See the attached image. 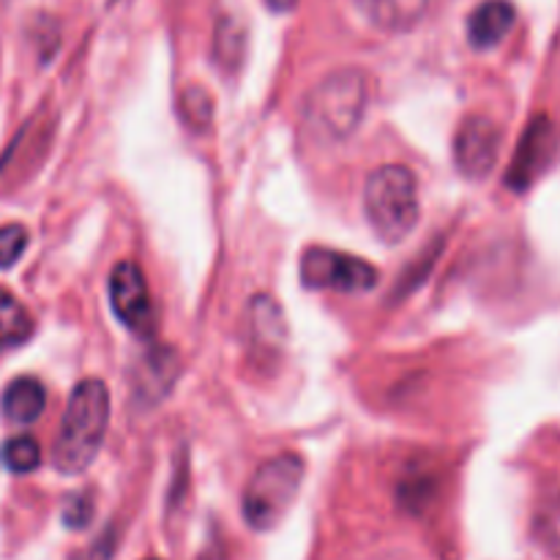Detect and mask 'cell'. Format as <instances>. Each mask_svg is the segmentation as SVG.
Wrapping results in <instances>:
<instances>
[{
  "mask_svg": "<svg viewBox=\"0 0 560 560\" xmlns=\"http://www.w3.org/2000/svg\"><path fill=\"white\" fill-rule=\"evenodd\" d=\"M359 5L375 27L402 33L419 25L430 0H359Z\"/></svg>",
  "mask_w": 560,
  "mask_h": 560,
  "instance_id": "11",
  "label": "cell"
},
{
  "mask_svg": "<svg viewBox=\"0 0 560 560\" xmlns=\"http://www.w3.org/2000/svg\"><path fill=\"white\" fill-rule=\"evenodd\" d=\"M27 249V230L22 224L0 228V268H11Z\"/></svg>",
  "mask_w": 560,
  "mask_h": 560,
  "instance_id": "16",
  "label": "cell"
},
{
  "mask_svg": "<svg viewBox=\"0 0 560 560\" xmlns=\"http://www.w3.org/2000/svg\"><path fill=\"white\" fill-rule=\"evenodd\" d=\"M60 514H63L66 528L71 530L85 528V525L93 520V498L82 495V492H74V495H69V501L63 503V512Z\"/></svg>",
  "mask_w": 560,
  "mask_h": 560,
  "instance_id": "18",
  "label": "cell"
},
{
  "mask_svg": "<svg viewBox=\"0 0 560 560\" xmlns=\"http://www.w3.org/2000/svg\"><path fill=\"white\" fill-rule=\"evenodd\" d=\"M241 49H244V33L233 22H222L217 33V58L224 60V66H235Z\"/></svg>",
  "mask_w": 560,
  "mask_h": 560,
  "instance_id": "17",
  "label": "cell"
},
{
  "mask_svg": "<svg viewBox=\"0 0 560 560\" xmlns=\"http://www.w3.org/2000/svg\"><path fill=\"white\" fill-rule=\"evenodd\" d=\"M109 304L129 331L140 334V337H148L153 331L156 312H153L145 273L137 262L124 260L113 268V273H109Z\"/></svg>",
  "mask_w": 560,
  "mask_h": 560,
  "instance_id": "6",
  "label": "cell"
},
{
  "mask_svg": "<svg viewBox=\"0 0 560 560\" xmlns=\"http://www.w3.org/2000/svg\"><path fill=\"white\" fill-rule=\"evenodd\" d=\"M517 11L512 0H485L468 16V42L476 49H492L509 36Z\"/></svg>",
  "mask_w": 560,
  "mask_h": 560,
  "instance_id": "9",
  "label": "cell"
},
{
  "mask_svg": "<svg viewBox=\"0 0 560 560\" xmlns=\"http://www.w3.org/2000/svg\"><path fill=\"white\" fill-rule=\"evenodd\" d=\"M370 104V82L361 69H339L323 77L304 98V129L317 142H342L359 129Z\"/></svg>",
  "mask_w": 560,
  "mask_h": 560,
  "instance_id": "2",
  "label": "cell"
},
{
  "mask_svg": "<svg viewBox=\"0 0 560 560\" xmlns=\"http://www.w3.org/2000/svg\"><path fill=\"white\" fill-rule=\"evenodd\" d=\"M249 331L252 342L260 350H282L284 337H288V323H284L282 306L271 295H257L249 304Z\"/></svg>",
  "mask_w": 560,
  "mask_h": 560,
  "instance_id": "12",
  "label": "cell"
},
{
  "mask_svg": "<svg viewBox=\"0 0 560 560\" xmlns=\"http://www.w3.org/2000/svg\"><path fill=\"white\" fill-rule=\"evenodd\" d=\"M301 282L312 290L364 293L377 284V268L345 252L306 249L301 257Z\"/></svg>",
  "mask_w": 560,
  "mask_h": 560,
  "instance_id": "5",
  "label": "cell"
},
{
  "mask_svg": "<svg viewBox=\"0 0 560 560\" xmlns=\"http://www.w3.org/2000/svg\"><path fill=\"white\" fill-rule=\"evenodd\" d=\"M268 5H271L273 11H290V9H295V3H299V0H266Z\"/></svg>",
  "mask_w": 560,
  "mask_h": 560,
  "instance_id": "21",
  "label": "cell"
},
{
  "mask_svg": "<svg viewBox=\"0 0 560 560\" xmlns=\"http://www.w3.org/2000/svg\"><path fill=\"white\" fill-rule=\"evenodd\" d=\"M0 408H3V416L11 424L27 427L33 421H38V416L47 408V392H44V386L36 377H16V381H11L5 386Z\"/></svg>",
  "mask_w": 560,
  "mask_h": 560,
  "instance_id": "10",
  "label": "cell"
},
{
  "mask_svg": "<svg viewBox=\"0 0 560 560\" xmlns=\"http://www.w3.org/2000/svg\"><path fill=\"white\" fill-rule=\"evenodd\" d=\"M501 153V129L485 115L463 120L454 140V162L470 180H481L492 173Z\"/></svg>",
  "mask_w": 560,
  "mask_h": 560,
  "instance_id": "7",
  "label": "cell"
},
{
  "mask_svg": "<svg viewBox=\"0 0 560 560\" xmlns=\"http://www.w3.org/2000/svg\"><path fill=\"white\" fill-rule=\"evenodd\" d=\"M552 153H556V126L550 124V118L530 120L523 140H520L517 153H514L512 167H509L506 184L514 191H525L545 173Z\"/></svg>",
  "mask_w": 560,
  "mask_h": 560,
  "instance_id": "8",
  "label": "cell"
},
{
  "mask_svg": "<svg viewBox=\"0 0 560 560\" xmlns=\"http://www.w3.org/2000/svg\"><path fill=\"white\" fill-rule=\"evenodd\" d=\"M536 530H539V539L545 541V547H550L552 552H560V501L550 503L545 514H539Z\"/></svg>",
  "mask_w": 560,
  "mask_h": 560,
  "instance_id": "19",
  "label": "cell"
},
{
  "mask_svg": "<svg viewBox=\"0 0 560 560\" xmlns=\"http://www.w3.org/2000/svg\"><path fill=\"white\" fill-rule=\"evenodd\" d=\"M153 560H156V558H153Z\"/></svg>",
  "mask_w": 560,
  "mask_h": 560,
  "instance_id": "22",
  "label": "cell"
},
{
  "mask_svg": "<svg viewBox=\"0 0 560 560\" xmlns=\"http://www.w3.org/2000/svg\"><path fill=\"white\" fill-rule=\"evenodd\" d=\"M180 115H184L186 126L195 131H206L213 120V98L206 88L191 85L186 88L180 96Z\"/></svg>",
  "mask_w": 560,
  "mask_h": 560,
  "instance_id": "15",
  "label": "cell"
},
{
  "mask_svg": "<svg viewBox=\"0 0 560 560\" xmlns=\"http://www.w3.org/2000/svg\"><path fill=\"white\" fill-rule=\"evenodd\" d=\"M33 334V320L25 306L11 293L0 290V350L27 342Z\"/></svg>",
  "mask_w": 560,
  "mask_h": 560,
  "instance_id": "13",
  "label": "cell"
},
{
  "mask_svg": "<svg viewBox=\"0 0 560 560\" xmlns=\"http://www.w3.org/2000/svg\"><path fill=\"white\" fill-rule=\"evenodd\" d=\"M109 424V392L102 381L88 377L71 392L66 405L63 424L55 441V468L60 474H82L93 465L102 452L104 435Z\"/></svg>",
  "mask_w": 560,
  "mask_h": 560,
  "instance_id": "1",
  "label": "cell"
},
{
  "mask_svg": "<svg viewBox=\"0 0 560 560\" xmlns=\"http://www.w3.org/2000/svg\"><path fill=\"white\" fill-rule=\"evenodd\" d=\"M0 459L11 474H31L42 463V448H38L36 438L31 435H16L3 443L0 448Z\"/></svg>",
  "mask_w": 560,
  "mask_h": 560,
  "instance_id": "14",
  "label": "cell"
},
{
  "mask_svg": "<svg viewBox=\"0 0 560 560\" xmlns=\"http://www.w3.org/2000/svg\"><path fill=\"white\" fill-rule=\"evenodd\" d=\"M115 541H118V536H115V530H104L102 536H98L96 541H93L88 550H82L77 560H113L115 556Z\"/></svg>",
  "mask_w": 560,
  "mask_h": 560,
  "instance_id": "20",
  "label": "cell"
},
{
  "mask_svg": "<svg viewBox=\"0 0 560 560\" xmlns=\"http://www.w3.org/2000/svg\"><path fill=\"white\" fill-rule=\"evenodd\" d=\"M304 481V459L299 454H279L266 459L252 474L244 490V517L255 530H271L282 523L295 503Z\"/></svg>",
  "mask_w": 560,
  "mask_h": 560,
  "instance_id": "4",
  "label": "cell"
},
{
  "mask_svg": "<svg viewBox=\"0 0 560 560\" xmlns=\"http://www.w3.org/2000/svg\"><path fill=\"white\" fill-rule=\"evenodd\" d=\"M364 211L381 241L399 244L402 238H408L421 217L419 180H416L413 170L402 167V164L377 167L366 178Z\"/></svg>",
  "mask_w": 560,
  "mask_h": 560,
  "instance_id": "3",
  "label": "cell"
}]
</instances>
